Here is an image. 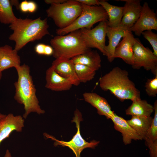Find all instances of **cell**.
Returning <instances> with one entry per match:
<instances>
[{
	"instance_id": "5",
	"label": "cell",
	"mask_w": 157,
	"mask_h": 157,
	"mask_svg": "<svg viewBox=\"0 0 157 157\" xmlns=\"http://www.w3.org/2000/svg\"><path fill=\"white\" fill-rule=\"evenodd\" d=\"M81 5L82 10L80 15L67 27L57 29L56 33L58 35H65L82 28L91 29L93 26L98 22L108 21L107 14L101 6Z\"/></svg>"
},
{
	"instance_id": "17",
	"label": "cell",
	"mask_w": 157,
	"mask_h": 157,
	"mask_svg": "<svg viewBox=\"0 0 157 157\" xmlns=\"http://www.w3.org/2000/svg\"><path fill=\"white\" fill-rule=\"evenodd\" d=\"M85 101L95 108L100 115L110 119L115 113L107 100L98 94L93 92H85L83 94Z\"/></svg>"
},
{
	"instance_id": "15",
	"label": "cell",
	"mask_w": 157,
	"mask_h": 157,
	"mask_svg": "<svg viewBox=\"0 0 157 157\" xmlns=\"http://www.w3.org/2000/svg\"><path fill=\"white\" fill-rule=\"evenodd\" d=\"M129 31L120 26L115 28L108 27L106 35L108 39V45H106L105 50L106 56L109 62H112L115 59L114 57L115 50L121 38H123Z\"/></svg>"
},
{
	"instance_id": "4",
	"label": "cell",
	"mask_w": 157,
	"mask_h": 157,
	"mask_svg": "<svg viewBox=\"0 0 157 157\" xmlns=\"http://www.w3.org/2000/svg\"><path fill=\"white\" fill-rule=\"evenodd\" d=\"M53 49V56L55 59H71L90 49L82 39L79 30L63 35H57L50 41Z\"/></svg>"
},
{
	"instance_id": "28",
	"label": "cell",
	"mask_w": 157,
	"mask_h": 157,
	"mask_svg": "<svg viewBox=\"0 0 157 157\" xmlns=\"http://www.w3.org/2000/svg\"><path fill=\"white\" fill-rule=\"evenodd\" d=\"M149 42L153 48L154 54L157 56V34L151 30L144 31L142 34Z\"/></svg>"
},
{
	"instance_id": "6",
	"label": "cell",
	"mask_w": 157,
	"mask_h": 157,
	"mask_svg": "<svg viewBox=\"0 0 157 157\" xmlns=\"http://www.w3.org/2000/svg\"><path fill=\"white\" fill-rule=\"evenodd\" d=\"M81 4L76 0H67L62 3L52 4L47 10V16L51 18L59 29L72 24L81 14Z\"/></svg>"
},
{
	"instance_id": "2",
	"label": "cell",
	"mask_w": 157,
	"mask_h": 157,
	"mask_svg": "<svg viewBox=\"0 0 157 157\" xmlns=\"http://www.w3.org/2000/svg\"><path fill=\"white\" fill-rule=\"evenodd\" d=\"M99 85L102 90L110 91L121 101L141 99L140 92L130 79L128 72L118 67L100 77Z\"/></svg>"
},
{
	"instance_id": "16",
	"label": "cell",
	"mask_w": 157,
	"mask_h": 157,
	"mask_svg": "<svg viewBox=\"0 0 157 157\" xmlns=\"http://www.w3.org/2000/svg\"><path fill=\"white\" fill-rule=\"evenodd\" d=\"M74 64L70 59H56L52 63L51 66L55 71L61 76L72 80L74 85L78 86L80 83L76 73Z\"/></svg>"
},
{
	"instance_id": "10",
	"label": "cell",
	"mask_w": 157,
	"mask_h": 157,
	"mask_svg": "<svg viewBox=\"0 0 157 157\" xmlns=\"http://www.w3.org/2000/svg\"><path fill=\"white\" fill-rule=\"evenodd\" d=\"M157 30V18L156 13L145 2L142 6L140 16L135 23L129 29L140 36L142 32L148 30Z\"/></svg>"
},
{
	"instance_id": "14",
	"label": "cell",
	"mask_w": 157,
	"mask_h": 157,
	"mask_svg": "<svg viewBox=\"0 0 157 157\" xmlns=\"http://www.w3.org/2000/svg\"><path fill=\"white\" fill-rule=\"evenodd\" d=\"M45 80L46 88L53 91L68 90L74 85L72 80L60 76L55 71L51 66L46 71Z\"/></svg>"
},
{
	"instance_id": "30",
	"label": "cell",
	"mask_w": 157,
	"mask_h": 157,
	"mask_svg": "<svg viewBox=\"0 0 157 157\" xmlns=\"http://www.w3.org/2000/svg\"><path fill=\"white\" fill-rule=\"evenodd\" d=\"M145 143L149 148L150 157H157V140L153 142L146 140Z\"/></svg>"
},
{
	"instance_id": "18",
	"label": "cell",
	"mask_w": 157,
	"mask_h": 157,
	"mask_svg": "<svg viewBox=\"0 0 157 157\" xmlns=\"http://www.w3.org/2000/svg\"><path fill=\"white\" fill-rule=\"evenodd\" d=\"M110 119L113 123L115 129L122 133L123 141L125 145L130 144L132 140H142L127 121L123 118L114 113Z\"/></svg>"
},
{
	"instance_id": "32",
	"label": "cell",
	"mask_w": 157,
	"mask_h": 157,
	"mask_svg": "<svg viewBox=\"0 0 157 157\" xmlns=\"http://www.w3.org/2000/svg\"><path fill=\"white\" fill-rule=\"evenodd\" d=\"M46 44L43 43H39L37 44L35 47V52L40 55H44Z\"/></svg>"
},
{
	"instance_id": "24",
	"label": "cell",
	"mask_w": 157,
	"mask_h": 157,
	"mask_svg": "<svg viewBox=\"0 0 157 157\" xmlns=\"http://www.w3.org/2000/svg\"><path fill=\"white\" fill-rule=\"evenodd\" d=\"M17 19L13 12L10 1L0 0V22L4 24H10Z\"/></svg>"
},
{
	"instance_id": "33",
	"label": "cell",
	"mask_w": 157,
	"mask_h": 157,
	"mask_svg": "<svg viewBox=\"0 0 157 157\" xmlns=\"http://www.w3.org/2000/svg\"><path fill=\"white\" fill-rule=\"evenodd\" d=\"M53 49L52 47L51 46L46 44L44 55L47 56L53 55Z\"/></svg>"
},
{
	"instance_id": "20",
	"label": "cell",
	"mask_w": 157,
	"mask_h": 157,
	"mask_svg": "<svg viewBox=\"0 0 157 157\" xmlns=\"http://www.w3.org/2000/svg\"><path fill=\"white\" fill-rule=\"evenodd\" d=\"M74 64H78L87 66L94 70H98L101 67L100 56L96 50L90 49L71 59Z\"/></svg>"
},
{
	"instance_id": "19",
	"label": "cell",
	"mask_w": 157,
	"mask_h": 157,
	"mask_svg": "<svg viewBox=\"0 0 157 157\" xmlns=\"http://www.w3.org/2000/svg\"><path fill=\"white\" fill-rule=\"evenodd\" d=\"M18 51L8 45L0 47V72L20 65Z\"/></svg>"
},
{
	"instance_id": "9",
	"label": "cell",
	"mask_w": 157,
	"mask_h": 157,
	"mask_svg": "<svg viewBox=\"0 0 157 157\" xmlns=\"http://www.w3.org/2000/svg\"><path fill=\"white\" fill-rule=\"evenodd\" d=\"M107 21L99 22L92 29L79 30L81 36L86 47L89 48L97 49L105 56L106 37L108 27Z\"/></svg>"
},
{
	"instance_id": "1",
	"label": "cell",
	"mask_w": 157,
	"mask_h": 157,
	"mask_svg": "<svg viewBox=\"0 0 157 157\" xmlns=\"http://www.w3.org/2000/svg\"><path fill=\"white\" fill-rule=\"evenodd\" d=\"M15 68L18 79L14 83L15 89L14 98L18 103L24 105L25 112L23 117L26 119L31 113L39 115L44 113L45 111L39 105L29 67L24 64Z\"/></svg>"
},
{
	"instance_id": "38",
	"label": "cell",
	"mask_w": 157,
	"mask_h": 157,
	"mask_svg": "<svg viewBox=\"0 0 157 157\" xmlns=\"http://www.w3.org/2000/svg\"><path fill=\"white\" fill-rule=\"evenodd\" d=\"M2 77V72H0V81Z\"/></svg>"
},
{
	"instance_id": "21",
	"label": "cell",
	"mask_w": 157,
	"mask_h": 157,
	"mask_svg": "<svg viewBox=\"0 0 157 157\" xmlns=\"http://www.w3.org/2000/svg\"><path fill=\"white\" fill-rule=\"evenodd\" d=\"M99 3L107 14L108 27L115 28L120 26L123 15V6L113 5L103 0H99Z\"/></svg>"
},
{
	"instance_id": "36",
	"label": "cell",
	"mask_w": 157,
	"mask_h": 157,
	"mask_svg": "<svg viewBox=\"0 0 157 157\" xmlns=\"http://www.w3.org/2000/svg\"><path fill=\"white\" fill-rule=\"evenodd\" d=\"M4 157H12L11 154L8 149L6 150Z\"/></svg>"
},
{
	"instance_id": "22",
	"label": "cell",
	"mask_w": 157,
	"mask_h": 157,
	"mask_svg": "<svg viewBox=\"0 0 157 157\" xmlns=\"http://www.w3.org/2000/svg\"><path fill=\"white\" fill-rule=\"evenodd\" d=\"M132 102L131 105L125 110L127 115L132 116L147 117L150 116L154 111L153 106L145 100L140 99Z\"/></svg>"
},
{
	"instance_id": "34",
	"label": "cell",
	"mask_w": 157,
	"mask_h": 157,
	"mask_svg": "<svg viewBox=\"0 0 157 157\" xmlns=\"http://www.w3.org/2000/svg\"><path fill=\"white\" fill-rule=\"evenodd\" d=\"M67 0H45L44 2L47 4H58L62 3L67 1Z\"/></svg>"
},
{
	"instance_id": "23",
	"label": "cell",
	"mask_w": 157,
	"mask_h": 157,
	"mask_svg": "<svg viewBox=\"0 0 157 157\" xmlns=\"http://www.w3.org/2000/svg\"><path fill=\"white\" fill-rule=\"evenodd\" d=\"M152 119V117L151 116L147 117L132 116L130 119L126 121L142 140H145Z\"/></svg>"
},
{
	"instance_id": "29",
	"label": "cell",
	"mask_w": 157,
	"mask_h": 157,
	"mask_svg": "<svg viewBox=\"0 0 157 157\" xmlns=\"http://www.w3.org/2000/svg\"><path fill=\"white\" fill-rule=\"evenodd\" d=\"M37 4L34 1L24 0L19 4V9L23 13H33L37 10Z\"/></svg>"
},
{
	"instance_id": "31",
	"label": "cell",
	"mask_w": 157,
	"mask_h": 157,
	"mask_svg": "<svg viewBox=\"0 0 157 157\" xmlns=\"http://www.w3.org/2000/svg\"><path fill=\"white\" fill-rule=\"evenodd\" d=\"M81 3L88 6H100L99 1L97 0H76Z\"/></svg>"
},
{
	"instance_id": "3",
	"label": "cell",
	"mask_w": 157,
	"mask_h": 157,
	"mask_svg": "<svg viewBox=\"0 0 157 157\" xmlns=\"http://www.w3.org/2000/svg\"><path fill=\"white\" fill-rule=\"evenodd\" d=\"M49 26L47 18L40 17L33 19L28 18H18L9 27L13 31L9 37L10 40L15 42L14 49L18 51L29 42L41 39L49 35Z\"/></svg>"
},
{
	"instance_id": "8",
	"label": "cell",
	"mask_w": 157,
	"mask_h": 157,
	"mask_svg": "<svg viewBox=\"0 0 157 157\" xmlns=\"http://www.w3.org/2000/svg\"><path fill=\"white\" fill-rule=\"evenodd\" d=\"M133 60L131 66L134 69L143 67L150 71L155 76L157 75V56L149 48L144 46L138 38H136L133 46Z\"/></svg>"
},
{
	"instance_id": "13",
	"label": "cell",
	"mask_w": 157,
	"mask_h": 157,
	"mask_svg": "<svg viewBox=\"0 0 157 157\" xmlns=\"http://www.w3.org/2000/svg\"><path fill=\"white\" fill-rule=\"evenodd\" d=\"M136 41L132 32L129 31L120 42L115 51L114 57L121 58L126 63L131 65L133 60V46Z\"/></svg>"
},
{
	"instance_id": "11",
	"label": "cell",
	"mask_w": 157,
	"mask_h": 157,
	"mask_svg": "<svg viewBox=\"0 0 157 157\" xmlns=\"http://www.w3.org/2000/svg\"><path fill=\"white\" fill-rule=\"evenodd\" d=\"M24 119L21 115L10 113L0 120V145L14 131L21 132L24 127Z\"/></svg>"
},
{
	"instance_id": "12",
	"label": "cell",
	"mask_w": 157,
	"mask_h": 157,
	"mask_svg": "<svg viewBox=\"0 0 157 157\" xmlns=\"http://www.w3.org/2000/svg\"><path fill=\"white\" fill-rule=\"evenodd\" d=\"M125 2L120 26L129 30L138 20L142 6L140 0H120Z\"/></svg>"
},
{
	"instance_id": "26",
	"label": "cell",
	"mask_w": 157,
	"mask_h": 157,
	"mask_svg": "<svg viewBox=\"0 0 157 157\" xmlns=\"http://www.w3.org/2000/svg\"><path fill=\"white\" fill-rule=\"evenodd\" d=\"M154 116L151 124L147 134L145 141L152 142L157 140V101H155L154 105Z\"/></svg>"
},
{
	"instance_id": "7",
	"label": "cell",
	"mask_w": 157,
	"mask_h": 157,
	"mask_svg": "<svg viewBox=\"0 0 157 157\" xmlns=\"http://www.w3.org/2000/svg\"><path fill=\"white\" fill-rule=\"evenodd\" d=\"M83 120L81 112L76 109L74 112V117L72 122L75 123L77 132L69 141L58 140L54 137L46 133H44V135L47 138H50L54 141L53 144L55 146L60 145L67 147L72 150L76 157H81V154L84 149L87 148L94 149L99 143V141L94 140L88 142L82 138L80 132V122Z\"/></svg>"
},
{
	"instance_id": "27",
	"label": "cell",
	"mask_w": 157,
	"mask_h": 157,
	"mask_svg": "<svg viewBox=\"0 0 157 157\" xmlns=\"http://www.w3.org/2000/svg\"><path fill=\"white\" fill-rule=\"evenodd\" d=\"M144 87L146 93L149 96L156 97L157 94V75L152 78L148 79Z\"/></svg>"
},
{
	"instance_id": "37",
	"label": "cell",
	"mask_w": 157,
	"mask_h": 157,
	"mask_svg": "<svg viewBox=\"0 0 157 157\" xmlns=\"http://www.w3.org/2000/svg\"><path fill=\"white\" fill-rule=\"evenodd\" d=\"M6 115L0 113V120L4 117Z\"/></svg>"
},
{
	"instance_id": "35",
	"label": "cell",
	"mask_w": 157,
	"mask_h": 157,
	"mask_svg": "<svg viewBox=\"0 0 157 157\" xmlns=\"http://www.w3.org/2000/svg\"><path fill=\"white\" fill-rule=\"evenodd\" d=\"M10 1V3L12 6L14 5L16 7L17 9H19L20 3H19L18 0H12Z\"/></svg>"
},
{
	"instance_id": "25",
	"label": "cell",
	"mask_w": 157,
	"mask_h": 157,
	"mask_svg": "<svg viewBox=\"0 0 157 157\" xmlns=\"http://www.w3.org/2000/svg\"><path fill=\"white\" fill-rule=\"evenodd\" d=\"M77 76L80 83H85L94 78L96 71L84 65L77 64L74 65Z\"/></svg>"
}]
</instances>
